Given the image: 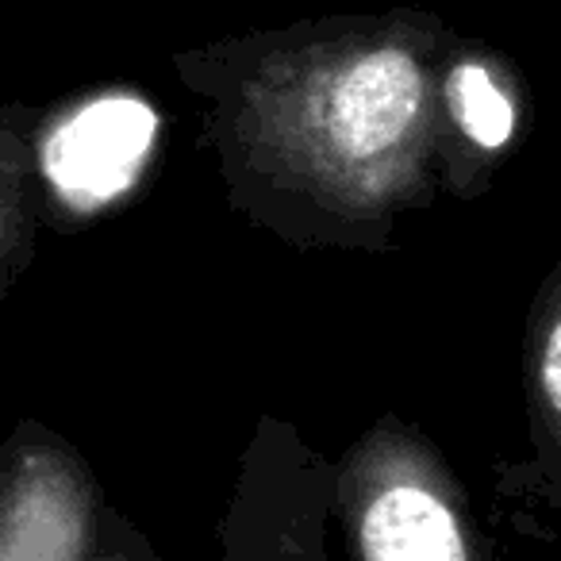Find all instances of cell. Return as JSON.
<instances>
[{"mask_svg": "<svg viewBox=\"0 0 561 561\" xmlns=\"http://www.w3.org/2000/svg\"><path fill=\"white\" fill-rule=\"evenodd\" d=\"M346 484L362 561H477L466 507L420 443L374 435L346 469Z\"/></svg>", "mask_w": 561, "mask_h": 561, "instance_id": "cell-1", "label": "cell"}, {"mask_svg": "<svg viewBox=\"0 0 561 561\" xmlns=\"http://www.w3.org/2000/svg\"><path fill=\"white\" fill-rule=\"evenodd\" d=\"M423 73L404 50H374L346 66L328 85L316 108L312 142L320 165L346 193H358L354 178L377 173L420 124Z\"/></svg>", "mask_w": 561, "mask_h": 561, "instance_id": "cell-2", "label": "cell"}, {"mask_svg": "<svg viewBox=\"0 0 561 561\" xmlns=\"http://www.w3.org/2000/svg\"><path fill=\"white\" fill-rule=\"evenodd\" d=\"M154 112L142 101H101L78 112L50 142V178L78 201H108L131 185L154 142Z\"/></svg>", "mask_w": 561, "mask_h": 561, "instance_id": "cell-3", "label": "cell"}, {"mask_svg": "<svg viewBox=\"0 0 561 561\" xmlns=\"http://www.w3.org/2000/svg\"><path fill=\"white\" fill-rule=\"evenodd\" d=\"M450 104L458 124L466 127V135L481 147L496 150L512 139V101L492 85V78L481 70V66L466 62L450 73Z\"/></svg>", "mask_w": 561, "mask_h": 561, "instance_id": "cell-4", "label": "cell"}, {"mask_svg": "<svg viewBox=\"0 0 561 561\" xmlns=\"http://www.w3.org/2000/svg\"><path fill=\"white\" fill-rule=\"evenodd\" d=\"M538 385H542L546 404L553 415H561V308L550 316V328L542 335V354H538Z\"/></svg>", "mask_w": 561, "mask_h": 561, "instance_id": "cell-5", "label": "cell"}]
</instances>
